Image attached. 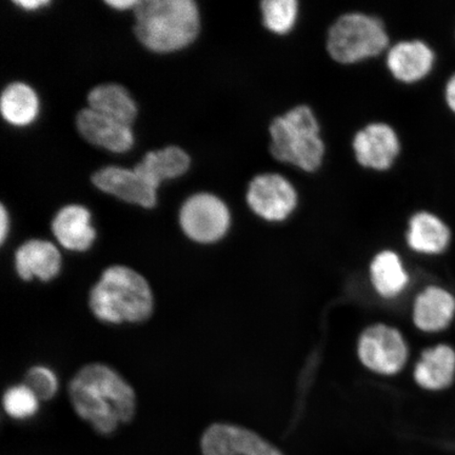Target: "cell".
I'll return each mask as SVG.
<instances>
[{
  "instance_id": "f1b7e54d",
  "label": "cell",
  "mask_w": 455,
  "mask_h": 455,
  "mask_svg": "<svg viewBox=\"0 0 455 455\" xmlns=\"http://www.w3.org/2000/svg\"><path fill=\"white\" fill-rule=\"evenodd\" d=\"M446 99L449 107L455 112V74L447 84Z\"/></svg>"
},
{
  "instance_id": "7a4b0ae2",
  "label": "cell",
  "mask_w": 455,
  "mask_h": 455,
  "mask_svg": "<svg viewBox=\"0 0 455 455\" xmlns=\"http://www.w3.org/2000/svg\"><path fill=\"white\" fill-rule=\"evenodd\" d=\"M89 307L98 320L121 325L142 323L155 311V295L150 283L128 266L107 268L91 289Z\"/></svg>"
},
{
  "instance_id": "9c48e42d",
  "label": "cell",
  "mask_w": 455,
  "mask_h": 455,
  "mask_svg": "<svg viewBox=\"0 0 455 455\" xmlns=\"http://www.w3.org/2000/svg\"><path fill=\"white\" fill-rule=\"evenodd\" d=\"M202 455H283L255 432L243 427L214 423L199 441Z\"/></svg>"
},
{
  "instance_id": "d6986e66",
  "label": "cell",
  "mask_w": 455,
  "mask_h": 455,
  "mask_svg": "<svg viewBox=\"0 0 455 455\" xmlns=\"http://www.w3.org/2000/svg\"><path fill=\"white\" fill-rule=\"evenodd\" d=\"M451 236L447 225L435 214L418 212L409 220L407 243L419 253L439 254L445 251Z\"/></svg>"
},
{
  "instance_id": "44dd1931",
  "label": "cell",
  "mask_w": 455,
  "mask_h": 455,
  "mask_svg": "<svg viewBox=\"0 0 455 455\" xmlns=\"http://www.w3.org/2000/svg\"><path fill=\"white\" fill-rule=\"evenodd\" d=\"M3 117L13 126L24 127L36 119L38 113V99L36 92L26 84L14 83L4 90L0 100Z\"/></svg>"
},
{
  "instance_id": "ffe728a7",
  "label": "cell",
  "mask_w": 455,
  "mask_h": 455,
  "mask_svg": "<svg viewBox=\"0 0 455 455\" xmlns=\"http://www.w3.org/2000/svg\"><path fill=\"white\" fill-rule=\"evenodd\" d=\"M88 104L91 110L129 127L138 116L135 101L121 84L98 85L90 91Z\"/></svg>"
},
{
  "instance_id": "d4e9b609",
  "label": "cell",
  "mask_w": 455,
  "mask_h": 455,
  "mask_svg": "<svg viewBox=\"0 0 455 455\" xmlns=\"http://www.w3.org/2000/svg\"><path fill=\"white\" fill-rule=\"evenodd\" d=\"M25 385L38 397L39 401H50L59 389V380L52 370L36 366L28 370Z\"/></svg>"
},
{
  "instance_id": "e0dca14e",
  "label": "cell",
  "mask_w": 455,
  "mask_h": 455,
  "mask_svg": "<svg viewBox=\"0 0 455 455\" xmlns=\"http://www.w3.org/2000/svg\"><path fill=\"white\" fill-rule=\"evenodd\" d=\"M454 378L455 351L448 345L425 350L414 369L415 382L430 391L448 388Z\"/></svg>"
},
{
  "instance_id": "9a60e30c",
  "label": "cell",
  "mask_w": 455,
  "mask_h": 455,
  "mask_svg": "<svg viewBox=\"0 0 455 455\" xmlns=\"http://www.w3.org/2000/svg\"><path fill=\"white\" fill-rule=\"evenodd\" d=\"M52 232L61 247L76 252L87 251L96 238L89 210L79 204H69L57 212Z\"/></svg>"
},
{
  "instance_id": "7402d4cb",
  "label": "cell",
  "mask_w": 455,
  "mask_h": 455,
  "mask_svg": "<svg viewBox=\"0 0 455 455\" xmlns=\"http://www.w3.org/2000/svg\"><path fill=\"white\" fill-rule=\"evenodd\" d=\"M371 281L382 297L395 298L406 288L409 277L398 255L384 251L375 256L371 264Z\"/></svg>"
},
{
  "instance_id": "ba28073f",
  "label": "cell",
  "mask_w": 455,
  "mask_h": 455,
  "mask_svg": "<svg viewBox=\"0 0 455 455\" xmlns=\"http://www.w3.org/2000/svg\"><path fill=\"white\" fill-rule=\"evenodd\" d=\"M358 356L372 371L390 375L405 366L408 348L396 329L375 325L363 332L358 341Z\"/></svg>"
},
{
  "instance_id": "5b68a950",
  "label": "cell",
  "mask_w": 455,
  "mask_h": 455,
  "mask_svg": "<svg viewBox=\"0 0 455 455\" xmlns=\"http://www.w3.org/2000/svg\"><path fill=\"white\" fill-rule=\"evenodd\" d=\"M389 36L377 16L362 12L340 15L330 27L328 54L340 65H354L372 59L389 48Z\"/></svg>"
},
{
  "instance_id": "603a6c76",
  "label": "cell",
  "mask_w": 455,
  "mask_h": 455,
  "mask_svg": "<svg viewBox=\"0 0 455 455\" xmlns=\"http://www.w3.org/2000/svg\"><path fill=\"white\" fill-rule=\"evenodd\" d=\"M260 13L267 30L286 36L297 25L299 4L298 0H264L260 3Z\"/></svg>"
},
{
  "instance_id": "52a82bcc",
  "label": "cell",
  "mask_w": 455,
  "mask_h": 455,
  "mask_svg": "<svg viewBox=\"0 0 455 455\" xmlns=\"http://www.w3.org/2000/svg\"><path fill=\"white\" fill-rule=\"evenodd\" d=\"M246 199L249 208L260 219L283 221L297 209L299 193L283 175L266 172L254 176L250 181Z\"/></svg>"
},
{
  "instance_id": "ac0fdd59",
  "label": "cell",
  "mask_w": 455,
  "mask_h": 455,
  "mask_svg": "<svg viewBox=\"0 0 455 455\" xmlns=\"http://www.w3.org/2000/svg\"><path fill=\"white\" fill-rule=\"evenodd\" d=\"M191 159L179 147L170 146L164 149L148 152L134 171L148 184L157 189L164 180L183 175L189 169Z\"/></svg>"
},
{
  "instance_id": "277c9868",
  "label": "cell",
  "mask_w": 455,
  "mask_h": 455,
  "mask_svg": "<svg viewBox=\"0 0 455 455\" xmlns=\"http://www.w3.org/2000/svg\"><path fill=\"white\" fill-rule=\"evenodd\" d=\"M270 152L277 162L313 173L322 167L326 145L315 111L298 105L276 116L269 126Z\"/></svg>"
},
{
  "instance_id": "7c38bea8",
  "label": "cell",
  "mask_w": 455,
  "mask_h": 455,
  "mask_svg": "<svg viewBox=\"0 0 455 455\" xmlns=\"http://www.w3.org/2000/svg\"><path fill=\"white\" fill-rule=\"evenodd\" d=\"M76 126L78 132L90 144L111 152H127L134 144L132 130L129 126L101 116L90 108L78 112Z\"/></svg>"
},
{
  "instance_id": "6da1fadb",
  "label": "cell",
  "mask_w": 455,
  "mask_h": 455,
  "mask_svg": "<svg viewBox=\"0 0 455 455\" xmlns=\"http://www.w3.org/2000/svg\"><path fill=\"white\" fill-rule=\"evenodd\" d=\"M68 392L74 411L100 435H112L135 417L136 395L132 386L105 363H88L79 369Z\"/></svg>"
},
{
  "instance_id": "4fadbf2b",
  "label": "cell",
  "mask_w": 455,
  "mask_h": 455,
  "mask_svg": "<svg viewBox=\"0 0 455 455\" xmlns=\"http://www.w3.org/2000/svg\"><path fill=\"white\" fill-rule=\"evenodd\" d=\"M434 61V50L418 39L396 43L387 50V68L391 76L401 83L420 81L430 72Z\"/></svg>"
},
{
  "instance_id": "484cf974",
  "label": "cell",
  "mask_w": 455,
  "mask_h": 455,
  "mask_svg": "<svg viewBox=\"0 0 455 455\" xmlns=\"http://www.w3.org/2000/svg\"><path fill=\"white\" fill-rule=\"evenodd\" d=\"M10 230V220L7 210L3 206L0 207V243H4L7 240Z\"/></svg>"
},
{
  "instance_id": "5bb4252c",
  "label": "cell",
  "mask_w": 455,
  "mask_h": 455,
  "mask_svg": "<svg viewBox=\"0 0 455 455\" xmlns=\"http://www.w3.org/2000/svg\"><path fill=\"white\" fill-rule=\"evenodd\" d=\"M61 265L60 250L48 241H28L15 252V269L24 281L34 277L42 282L52 281L60 275Z\"/></svg>"
},
{
  "instance_id": "8992f818",
  "label": "cell",
  "mask_w": 455,
  "mask_h": 455,
  "mask_svg": "<svg viewBox=\"0 0 455 455\" xmlns=\"http://www.w3.org/2000/svg\"><path fill=\"white\" fill-rule=\"evenodd\" d=\"M231 215L221 199L209 193H198L187 199L180 212V224L193 242L212 243L223 238Z\"/></svg>"
},
{
  "instance_id": "8fae6325",
  "label": "cell",
  "mask_w": 455,
  "mask_h": 455,
  "mask_svg": "<svg viewBox=\"0 0 455 455\" xmlns=\"http://www.w3.org/2000/svg\"><path fill=\"white\" fill-rule=\"evenodd\" d=\"M92 183L102 192L122 201L153 208L156 204V189L133 170L110 166L102 168L92 176Z\"/></svg>"
},
{
  "instance_id": "4316f807",
  "label": "cell",
  "mask_w": 455,
  "mask_h": 455,
  "mask_svg": "<svg viewBox=\"0 0 455 455\" xmlns=\"http://www.w3.org/2000/svg\"><path fill=\"white\" fill-rule=\"evenodd\" d=\"M140 0H108L106 4L109 7L116 10L135 9L140 4Z\"/></svg>"
},
{
  "instance_id": "3957f363",
  "label": "cell",
  "mask_w": 455,
  "mask_h": 455,
  "mask_svg": "<svg viewBox=\"0 0 455 455\" xmlns=\"http://www.w3.org/2000/svg\"><path fill=\"white\" fill-rule=\"evenodd\" d=\"M135 34L146 48L174 52L196 41L201 28L192 0H144L134 9Z\"/></svg>"
},
{
  "instance_id": "2e32d148",
  "label": "cell",
  "mask_w": 455,
  "mask_h": 455,
  "mask_svg": "<svg viewBox=\"0 0 455 455\" xmlns=\"http://www.w3.org/2000/svg\"><path fill=\"white\" fill-rule=\"evenodd\" d=\"M455 315V299L440 287H428L415 299L413 321L425 332H439L446 329Z\"/></svg>"
},
{
  "instance_id": "30bf717a",
  "label": "cell",
  "mask_w": 455,
  "mask_h": 455,
  "mask_svg": "<svg viewBox=\"0 0 455 455\" xmlns=\"http://www.w3.org/2000/svg\"><path fill=\"white\" fill-rule=\"evenodd\" d=\"M352 149L362 167L380 172L394 166L400 156L401 141L390 124L375 122L357 131Z\"/></svg>"
},
{
  "instance_id": "cb8c5ba5",
  "label": "cell",
  "mask_w": 455,
  "mask_h": 455,
  "mask_svg": "<svg viewBox=\"0 0 455 455\" xmlns=\"http://www.w3.org/2000/svg\"><path fill=\"white\" fill-rule=\"evenodd\" d=\"M38 397L25 384L10 387L4 395V409L10 418L27 419L34 417L39 409Z\"/></svg>"
},
{
  "instance_id": "83f0119b",
  "label": "cell",
  "mask_w": 455,
  "mask_h": 455,
  "mask_svg": "<svg viewBox=\"0 0 455 455\" xmlns=\"http://www.w3.org/2000/svg\"><path fill=\"white\" fill-rule=\"evenodd\" d=\"M14 4L21 9L33 11L49 4L50 2L49 0H19V2H14Z\"/></svg>"
}]
</instances>
